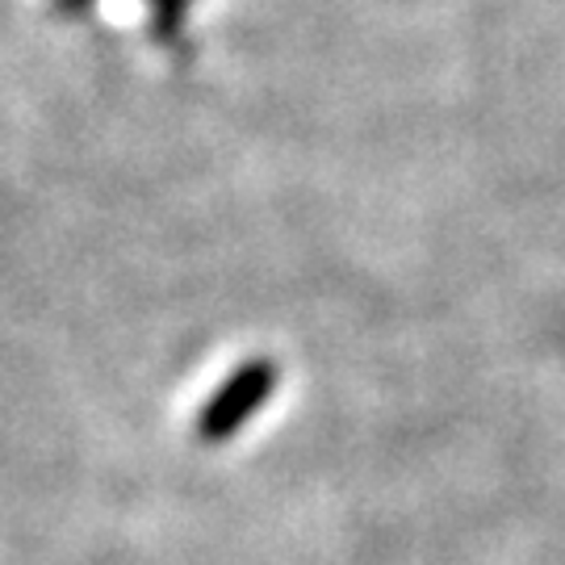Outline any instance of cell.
Segmentation results:
<instances>
[{
    "label": "cell",
    "instance_id": "6da1fadb",
    "mask_svg": "<svg viewBox=\"0 0 565 565\" xmlns=\"http://www.w3.org/2000/svg\"><path fill=\"white\" fill-rule=\"evenodd\" d=\"M277 382H281V369L268 356H252L239 369H231V377L198 411V440L202 445H226L231 436H239L243 427L264 411V403L273 398Z\"/></svg>",
    "mask_w": 565,
    "mask_h": 565
},
{
    "label": "cell",
    "instance_id": "277c9868",
    "mask_svg": "<svg viewBox=\"0 0 565 565\" xmlns=\"http://www.w3.org/2000/svg\"><path fill=\"white\" fill-rule=\"evenodd\" d=\"M147 4H156V0H147Z\"/></svg>",
    "mask_w": 565,
    "mask_h": 565
},
{
    "label": "cell",
    "instance_id": "3957f363",
    "mask_svg": "<svg viewBox=\"0 0 565 565\" xmlns=\"http://www.w3.org/2000/svg\"><path fill=\"white\" fill-rule=\"evenodd\" d=\"M93 4H97V0H51V9H55L60 18H81Z\"/></svg>",
    "mask_w": 565,
    "mask_h": 565
},
{
    "label": "cell",
    "instance_id": "7a4b0ae2",
    "mask_svg": "<svg viewBox=\"0 0 565 565\" xmlns=\"http://www.w3.org/2000/svg\"><path fill=\"white\" fill-rule=\"evenodd\" d=\"M189 9H193V0H156L151 4V21H147L151 42L177 51L184 39V25H189Z\"/></svg>",
    "mask_w": 565,
    "mask_h": 565
}]
</instances>
